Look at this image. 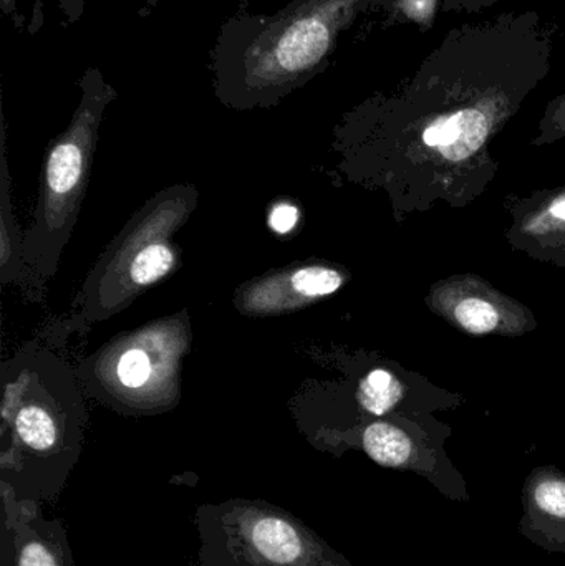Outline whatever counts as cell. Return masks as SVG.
Segmentation results:
<instances>
[{
  "label": "cell",
  "mask_w": 565,
  "mask_h": 566,
  "mask_svg": "<svg viewBox=\"0 0 565 566\" xmlns=\"http://www.w3.org/2000/svg\"><path fill=\"white\" fill-rule=\"evenodd\" d=\"M362 448L384 468H400L410 459L411 442L401 429L388 422H374L362 432Z\"/></svg>",
  "instance_id": "11"
},
{
  "label": "cell",
  "mask_w": 565,
  "mask_h": 566,
  "mask_svg": "<svg viewBox=\"0 0 565 566\" xmlns=\"http://www.w3.org/2000/svg\"><path fill=\"white\" fill-rule=\"evenodd\" d=\"M0 494L50 504L65 489L85 442L79 373L53 349L27 343L0 368Z\"/></svg>",
  "instance_id": "3"
},
{
  "label": "cell",
  "mask_w": 565,
  "mask_h": 566,
  "mask_svg": "<svg viewBox=\"0 0 565 566\" xmlns=\"http://www.w3.org/2000/svg\"><path fill=\"white\" fill-rule=\"evenodd\" d=\"M377 0H292L275 13L245 9L219 27L209 50L212 93L238 112L281 105L331 69L342 36Z\"/></svg>",
  "instance_id": "2"
},
{
  "label": "cell",
  "mask_w": 565,
  "mask_h": 566,
  "mask_svg": "<svg viewBox=\"0 0 565 566\" xmlns=\"http://www.w3.org/2000/svg\"><path fill=\"white\" fill-rule=\"evenodd\" d=\"M189 339L186 312L122 333L83 363L80 381L102 405L122 415L169 411L181 395Z\"/></svg>",
  "instance_id": "6"
},
{
  "label": "cell",
  "mask_w": 565,
  "mask_h": 566,
  "mask_svg": "<svg viewBox=\"0 0 565 566\" xmlns=\"http://www.w3.org/2000/svg\"><path fill=\"white\" fill-rule=\"evenodd\" d=\"M63 17V25H75L85 15L86 7L95 0H55Z\"/></svg>",
  "instance_id": "19"
},
{
  "label": "cell",
  "mask_w": 565,
  "mask_h": 566,
  "mask_svg": "<svg viewBox=\"0 0 565 566\" xmlns=\"http://www.w3.org/2000/svg\"><path fill=\"white\" fill-rule=\"evenodd\" d=\"M536 502L547 514L565 517V482L546 481L537 485Z\"/></svg>",
  "instance_id": "15"
},
{
  "label": "cell",
  "mask_w": 565,
  "mask_h": 566,
  "mask_svg": "<svg viewBox=\"0 0 565 566\" xmlns=\"http://www.w3.org/2000/svg\"><path fill=\"white\" fill-rule=\"evenodd\" d=\"M358 402L374 416H385L404 398V386L391 373L375 369L358 386Z\"/></svg>",
  "instance_id": "13"
},
{
  "label": "cell",
  "mask_w": 565,
  "mask_h": 566,
  "mask_svg": "<svg viewBox=\"0 0 565 566\" xmlns=\"http://www.w3.org/2000/svg\"><path fill=\"white\" fill-rule=\"evenodd\" d=\"M441 0H377L374 12L381 25H414L421 33L430 32L437 22Z\"/></svg>",
  "instance_id": "12"
},
{
  "label": "cell",
  "mask_w": 565,
  "mask_h": 566,
  "mask_svg": "<svg viewBox=\"0 0 565 566\" xmlns=\"http://www.w3.org/2000/svg\"><path fill=\"white\" fill-rule=\"evenodd\" d=\"M500 2H504V0H441L440 12L474 15V13L484 12Z\"/></svg>",
  "instance_id": "18"
},
{
  "label": "cell",
  "mask_w": 565,
  "mask_h": 566,
  "mask_svg": "<svg viewBox=\"0 0 565 566\" xmlns=\"http://www.w3.org/2000/svg\"><path fill=\"white\" fill-rule=\"evenodd\" d=\"M0 566H76L69 527L42 505L0 494Z\"/></svg>",
  "instance_id": "8"
},
{
  "label": "cell",
  "mask_w": 565,
  "mask_h": 566,
  "mask_svg": "<svg viewBox=\"0 0 565 566\" xmlns=\"http://www.w3.org/2000/svg\"><path fill=\"white\" fill-rule=\"evenodd\" d=\"M2 165H0V283L27 282L23 268V232L12 205V181L7 166L6 122L2 118Z\"/></svg>",
  "instance_id": "10"
},
{
  "label": "cell",
  "mask_w": 565,
  "mask_h": 566,
  "mask_svg": "<svg viewBox=\"0 0 565 566\" xmlns=\"http://www.w3.org/2000/svg\"><path fill=\"white\" fill-rule=\"evenodd\" d=\"M79 88L80 102L69 126L46 149L39 201L32 224L23 232L27 283H43L56 274L88 188L103 116L118 98V90L93 65L80 76Z\"/></svg>",
  "instance_id": "4"
},
{
  "label": "cell",
  "mask_w": 565,
  "mask_h": 566,
  "mask_svg": "<svg viewBox=\"0 0 565 566\" xmlns=\"http://www.w3.org/2000/svg\"><path fill=\"white\" fill-rule=\"evenodd\" d=\"M299 221V211L295 206L287 205V202H281L272 208L271 214H269V226L272 231L278 234H287L292 229L295 228Z\"/></svg>",
  "instance_id": "17"
},
{
  "label": "cell",
  "mask_w": 565,
  "mask_h": 566,
  "mask_svg": "<svg viewBox=\"0 0 565 566\" xmlns=\"http://www.w3.org/2000/svg\"><path fill=\"white\" fill-rule=\"evenodd\" d=\"M454 319L461 328L473 335H488L498 329L501 313L494 303L477 296H467L454 305Z\"/></svg>",
  "instance_id": "14"
},
{
  "label": "cell",
  "mask_w": 565,
  "mask_h": 566,
  "mask_svg": "<svg viewBox=\"0 0 565 566\" xmlns=\"http://www.w3.org/2000/svg\"><path fill=\"white\" fill-rule=\"evenodd\" d=\"M195 185H178L153 196L132 216L90 271L73 302L70 329H82L128 308L179 264L172 235L198 205Z\"/></svg>",
  "instance_id": "5"
},
{
  "label": "cell",
  "mask_w": 565,
  "mask_h": 566,
  "mask_svg": "<svg viewBox=\"0 0 565 566\" xmlns=\"http://www.w3.org/2000/svg\"><path fill=\"white\" fill-rule=\"evenodd\" d=\"M195 528V566H352L297 515L262 499L199 505Z\"/></svg>",
  "instance_id": "7"
},
{
  "label": "cell",
  "mask_w": 565,
  "mask_h": 566,
  "mask_svg": "<svg viewBox=\"0 0 565 566\" xmlns=\"http://www.w3.org/2000/svg\"><path fill=\"white\" fill-rule=\"evenodd\" d=\"M565 135V88L547 106L541 125V139H554Z\"/></svg>",
  "instance_id": "16"
},
{
  "label": "cell",
  "mask_w": 565,
  "mask_h": 566,
  "mask_svg": "<svg viewBox=\"0 0 565 566\" xmlns=\"http://www.w3.org/2000/svg\"><path fill=\"white\" fill-rule=\"evenodd\" d=\"M550 216L559 224H565V195L559 196L550 209Z\"/></svg>",
  "instance_id": "20"
},
{
  "label": "cell",
  "mask_w": 565,
  "mask_h": 566,
  "mask_svg": "<svg viewBox=\"0 0 565 566\" xmlns=\"http://www.w3.org/2000/svg\"><path fill=\"white\" fill-rule=\"evenodd\" d=\"M159 3H161V0H145V3H143L142 9L138 10V15H151V13L155 12L156 9H158Z\"/></svg>",
  "instance_id": "22"
},
{
  "label": "cell",
  "mask_w": 565,
  "mask_h": 566,
  "mask_svg": "<svg viewBox=\"0 0 565 566\" xmlns=\"http://www.w3.org/2000/svg\"><path fill=\"white\" fill-rule=\"evenodd\" d=\"M344 282L338 269L321 262H304L245 282L236 292L234 305L242 315H284L332 295Z\"/></svg>",
  "instance_id": "9"
},
{
  "label": "cell",
  "mask_w": 565,
  "mask_h": 566,
  "mask_svg": "<svg viewBox=\"0 0 565 566\" xmlns=\"http://www.w3.org/2000/svg\"><path fill=\"white\" fill-rule=\"evenodd\" d=\"M2 12L9 15L13 20V25H22V20L17 15V0H2Z\"/></svg>",
  "instance_id": "21"
},
{
  "label": "cell",
  "mask_w": 565,
  "mask_h": 566,
  "mask_svg": "<svg viewBox=\"0 0 565 566\" xmlns=\"http://www.w3.org/2000/svg\"><path fill=\"white\" fill-rule=\"evenodd\" d=\"M557 32L537 10L453 27L410 76L347 113L335 135L342 145L407 139L468 161L547 78Z\"/></svg>",
  "instance_id": "1"
}]
</instances>
